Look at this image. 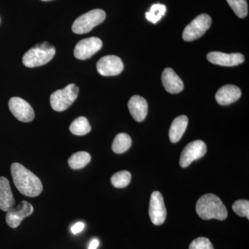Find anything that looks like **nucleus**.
Returning <instances> with one entry per match:
<instances>
[{"label": "nucleus", "mask_w": 249, "mask_h": 249, "mask_svg": "<svg viewBox=\"0 0 249 249\" xmlns=\"http://www.w3.org/2000/svg\"><path fill=\"white\" fill-rule=\"evenodd\" d=\"M85 224L83 222H78L76 223V224L73 226L71 227V232H73V234L78 233V232H81L84 229Z\"/></svg>", "instance_id": "obj_27"}, {"label": "nucleus", "mask_w": 249, "mask_h": 249, "mask_svg": "<svg viewBox=\"0 0 249 249\" xmlns=\"http://www.w3.org/2000/svg\"><path fill=\"white\" fill-rule=\"evenodd\" d=\"M55 54V49L49 42L37 44L26 52L22 58L24 66L34 68L42 66L53 59Z\"/></svg>", "instance_id": "obj_3"}, {"label": "nucleus", "mask_w": 249, "mask_h": 249, "mask_svg": "<svg viewBox=\"0 0 249 249\" xmlns=\"http://www.w3.org/2000/svg\"><path fill=\"white\" fill-rule=\"evenodd\" d=\"M34 212V207L27 201H22L8 211L6 215V222L8 225L13 229H16L20 225L23 219L29 217Z\"/></svg>", "instance_id": "obj_12"}, {"label": "nucleus", "mask_w": 249, "mask_h": 249, "mask_svg": "<svg viewBox=\"0 0 249 249\" xmlns=\"http://www.w3.org/2000/svg\"><path fill=\"white\" fill-rule=\"evenodd\" d=\"M162 83L165 90L170 93H178L183 89V83L180 77L171 68H166L162 73Z\"/></svg>", "instance_id": "obj_16"}, {"label": "nucleus", "mask_w": 249, "mask_h": 249, "mask_svg": "<svg viewBox=\"0 0 249 249\" xmlns=\"http://www.w3.org/2000/svg\"><path fill=\"white\" fill-rule=\"evenodd\" d=\"M79 88L75 84L67 85L62 89L57 90L50 96V104L53 110L63 111L68 109L76 101Z\"/></svg>", "instance_id": "obj_5"}, {"label": "nucleus", "mask_w": 249, "mask_h": 249, "mask_svg": "<svg viewBox=\"0 0 249 249\" xmlns=\"http://www.w3.org/2000/svg\"><path fill=\"white\" fill-rule=\"evenodd\" d=\"M106 18V12L103 10H91L77 18L72 24V31L76 34H88L104 22Z\"/></svg>", "instance_id": "obj_4"}, {"label": "nucleus", "mask_w": 249, "mask_h": 249, "mask_svg": "<svg viewBox=\"0 0 249 249\" xmlns=\"http://www.w3.org/2000/svg\"><path fill=\"white\" fill-rule=\"evenodd\" d=\"M128 109L131 115L137 122L145 120L147 114V103L146 100L142 96L135 95L129 99Z\"/></svg>", "instance_id": "obj_15"}, {"label": "nucleus", "mask_w": 249, "mask_h": 249, "mask_svg": "<svg viewBox=\"0 0 249 249\" xmlns=\"http://www.w3.org/2000/svg\"><path fill=\"white\" fill-rule=\"evenodd\" d=\"M42 1H52V0H42Z\"/></svg>", "instance_id": "obj_29"}, {"label": "nucleus", "mask_w": 249, "mask_h": 249, "mask_svg": "<svg viewBox=\"0 0 249 249\" xmlns=\"http://www.w3.org/2000/svg\"><path fill=\"white\" fill-rule=\"evenodd\" d=\"M227 1L237 17L240 18L247 17L248 15V4H247V0H227Z\"/></svg>", "instance_id": "obj_24"}, {"label": "nucleus", "mask_w": 249, "mask_h": 249, "mask_svg": "<svg viewBox=\"0 0 249 249\" xmlns=\"http://www.w3.org/2000/svg\"><path fill=\"white\" fill-rule=\"evenodd\" d=\"M132 139L128 134L120 133L116 136L112 143L113 152L116 154L124 153L130 148Z\"/></svg>", "instance_id": "obj_19"}, {"label": "nucleus", "mask_w": 249, "mask_h": 249, "mask_svg": "<svg viewBox=\"0 0 249 249\" xmlns=\"http://www.w3.org/2000/svg\"><path fill=\"white\" fill-rule=\"evenodd\" d=\"M70 130L74 135L84 136L89 133L91 127L88 119L84 116H80L72 122Z\"/></svg>", "instance_id": "obj_21"}, {"label": "nucleus", "mask_w": 249, "mask_h": 249, "mask_svg": "<svg viewBox=\"0 0 249 249\" xmlns=\"http://www.w3.org/2000/svg\"><path fill=\"white\" fill-rule=\"evenodd\" d=\"M98 245H99V242L96 239H94L90 242L89 249H96L98 248Z\"/></svg>", "instance_id": "obj_28"}, {"label": "nucleus", "mask_w": 249, "mask_h": 249, "mask_svg": "<svg viewBox=\"0 0 249 249\" xmlns=\"http://www.w3.org/2000/svg\"><path fill=\"white\" fill-rule=\"evenodd\" d=\"M189 249H214V247L209 239L201 237L191 242Z\"/></svg>", "instance_id": "obj_26"}, {"label": "nucleus", "mask_w": 249, "mask_h": 249, "mask_svg": "<svg viewBox=\"0 0 249 249\" xmlns=\"http://www.w3.org/2000/svg\"><path fill=\"white\" fill-rule=\"evenodd\" d=\"M188 124V119L186 116H178L172 123L169 130L170 142L176 143L183 137Z\"/></svg>", "instance_id": "obj_18"}, {"label": "nucleus", "mask_w": 249, "mask_h": 249, "mask_svg": "<svg viewBox=\"0 0 249 249\" xmlns=\"http://www.w3.org/2000/svg\"><path fill=\"white\" fill-rule=\"evenodd\" d=\"M211 24L212 19L209 15H199L185 28L183 32V40L191 42L199 38L209 30Z\"/></svg>", "instance_id": "obj_6"}, {"label": "nucleus", "mask_w": 249, "mask_h": 249, "mask_svg": "<svg viewBox=\"0 0 249 249\" xmlns=\"http://www.w3.org/2000/svg\"><path fill=\"white\" fill-rule=\"evenodd\" d=\"M96 69L101 76H116L120 74L124 70V62L116 55H106L98 60Z\"/></svg>", "instance_id": "obj_11"}, {"label": "nucleus", "mask_w": 249, "mask_h": 249, "mask_svg": "<svg viewBox=\"0 0 249 249\" xmlns=\"http://www.w3.org/2000/svg\"><path fill=\"white\" fill-rule=\"evenodd\" d=\"M242 95L241 89L233 85L222 87L215 94V99L221 106H228L237 101Z\"/></svg>", "instance_id": "obj_14"}, {"label": "nucleus", "mask_w": 249, "mask_h": 249, "mask_svg": "<svg viewBox=\"0 0 249 249\" xmlns=\"http://www.w3.org/2000/svg\"><path fill=\"white\" fill-rule=\"evenodd\" d=\"M132 175L126 170L117 172L111 178V182L113 186L117 188H124L128 186L130 183Z\"/></svg>", "instance_id": "obj_22"}, {"label": "nucleus", "mask_w": 249, "mask_h": 249, "mask_svg": "<svg viewBox=\"0 0 249 249\" xmlns=\"http://www.w3.org/2000/svg\"><path fill=\"white\" fill-rule=\"evenodd\" d=\"M207 151L206 143L201 140L190 142L183 149L179 160L180 166L186 168L194 160L204 157Z\"/></svg>", "instance_id": "obj_7"}, {"label": "nucleus", "mask_w": 249, "mask_h": 249, "mask_svg": "<svg viewBox=\"0 0 249 249\" xmlns=\"http://www.w3.org/2000/svg\"><path fill=\"white\" fill-rule=\"evenodd\" d=\"M11 170L15 186L21 194L35 197L42 193L43 186L40 178L30 170L19 163H13Z\"/></svg>", "instance_id": "obj_1"}, {"label": "nucleus", "mask_w": 249, "mask_h": 249, "mask_svg": "<svg viewBox=\"0 0 249 249\" xmlns=\"http://www.w3.org/2000/svg\"><path fill=\"white\" fill-rule=\"evenodd\" d=\"M16 206V200L11 191L9 180L4 177L0 178V209L8 212Z\"/></svg>", "instance_id": "obj_17"}, {"label": "nucleus", "mask_w": 249, "mask_h": 249, "mask_svg": "<svg viewBox=\"0 0 249 249\" xmlns=\"http://www.w3.org/2000/svg\"><path fill=\"white\" fill-rule=\"evenodd\" d=\"M149 215L155 225L160 226L165 222L167 217V210L161 193L155 191L150 197Z\"/></svg>", "instance_id": "obj_8"}, {"label": "nucleus", "mask_w": 249, "mask_h": 249, "mask_svg": "<svg viewBox=\"0 0 249 249\" xmlns=\"http://www.w3.org/2000/svg\"><path fill=\"white\" fill-rule=\"evenodd\" d=\"M9 107L13 115L22 122H31L35 117V113L31 105L25 100L13 97L9 100Z\"/></svg>", "instance_id": "obj_10"}, {"label": "nucleus", "mask_w": 249, "mask_h": 249, "mask_svg": "<svg viewBox=\"0 0 249 249\" xmlns=\"http://www.w3.org/2000/svg\"><path fill=\"white\" fill-rule=\"evenodd\" d=\"M232 209L240 217H247L249 219V201L239 199L232 204Z\"/></svg>", "instance_id": "obj_25"}, {"label": "nucleus", "mask_w": 249, "mask_h": 249, "mask_svg": "<svg viewBox=\"0 0 249 249\" xmlns=\"http://www.w3.org/2000/svg\"><path fill=\"white\" fill-rule=\"evenodd\" d=\"M91 160V155L88 152L81 151L73 154L68 160V163L72 169L78 170L84 168Z\"/></svg>", "instance_id": "obj_20"}, {"label": "nucleus", "mask_w": 249, "mask_h": 249, "mask_svg": "<svg viewBox=\"0 0 249 249\" xmlns=\"http://www.w3.org/2000/svg\"><path fill=\"white\" fill-rule=\"evenodd\" d=\"M207 59L214 65L224 67L237 66L245 61V56L242 54H227L219 52H213L208 53Z\"/></svg>", "instance_id": "obj_13"}, {"label": "nucleus", "mask_w": 249, "mask_h": 249, "mask_svg": "<svg viewBox=\"0 0 249 249\" xmlns=\"http://www.w3.org/2000/svg\"><path fill=\"white\" fill-rule=\"evenodd\" d=\"M103 47V42L96 37H88L78 42L74 49V56L78 60H85L91 58Z\"/></svg>", "instance_id": "obj_9"}, {"label": "nucleus", "mask_w": 249, "mask_h": 249, "mask_svg": "<svg viewBox=\"0 0 249 249\" xmlns=\"http://www.w3.org/2000/svg\"><path fill=\"white\" fill-rule=\"evenodd\" d=\"M166 12V6L163 4H156L152 5L150 11L145 14V18L150 22L156 24L164 16Z\"/></svg>", "instance_id": "obj_23"}, {"label": "nucleus", "mask_w": 249, "mask_h": 249, "mask_svg": "<svg viewBox=\"0 0 249 249\" xmlns=\"http://www.w3.org/2000/svg\"><path fill=\"white\" fill-rule=\"evenodd\" d=\"M196 211L198 215L205 220L211 219L224 220L228 216L225 205L217 196L212 193L205 194L198 199Z\"/></svg>", "instance_id": "obj_2"}]
</instances>
